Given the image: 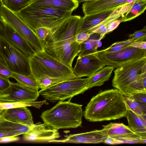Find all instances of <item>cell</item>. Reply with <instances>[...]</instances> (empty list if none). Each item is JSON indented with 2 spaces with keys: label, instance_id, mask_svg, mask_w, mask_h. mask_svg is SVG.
I'll list each match as a JSON object with an SVG mask.
<instances>
[{
  "label": "cell",
  "instance_id": "24",
  "mask_svg": "<svg viewBox=\"0 0 146 146\" xmlns=\"http://www.w3.org/2000/svg\"><path fill=\"white\" fill-rule=\"evenodd\" d=\"M146 8V0H135L124 15L122 22L131 21L143 13Z\"/></svg>",
  "mask_w": 146,
  "mask_h": 146
},
{
  "label": "cell",
  "instance_id": "1",
  "mask_svg": "<svg viewBox=\"0 0 146 146\" xmlns=\"http://www.w3.org/2000/svg\"><path fill=\"white\" fill-rule=\"evenodd\" d=\"M82 17L71 15L51 30L44 41V51L60 62L72 69L75 58L80 52V44L75 40Z\"/></svg>",
  "mask_w": 146,
  "mask_h": 146
},
{
  "label": "cell",
  "instance_id": "20",
  "mask_svg": "<svg viewBox=\"0 0 146 146\" xmlns=\"http://www.w3.org/2000/svg\"><path fill=\"white\" fill-rule=\"evenodd\" d=\"M116 9L90 15H84V17H82L78 33H88L89 31L109 17Z\"/></svg>",
  "mask_w": 146,
  "mask_h": 146
},
{
  "label": "cell",
  "instance_id": "37",
  "mask_svg": "<svg viewBox=\"0 0 146 146\" xmlns=\"http://www.w3.org/2000/svg\"><path fill=\"white\" fill-rule=\"evenodd\" d=\"M94 33L92 32L78 33L75 36V41L77 42L80 44L88 39L90 36Z\"/></svg>",
  "mask_w": 146,
  "mask_h": 146
},
{
  "label": "cell",
  "instance_id": "23",
  "mask_svg": "<svg viewBox=\"0 0 146 146\" xmlns=\"http://www.w3.org/2000/svg\"><path fill=\"white\" fill-rule=\"evenodd\" d=\"M102 39L99 34L94 33L86 41L80 44L79 54H86L97 52V48L101 46Z\"/></svg>",
  "mask_w": 146,
  "mask_h": 146
},
{
  "label": "cell",
  "instance_id": "32",
  "mask_svg": "<svg viewBox=\"0 0 146 146\" xmlns=\"http://www.w3.org/2000/svg\"><path fill=\"white\" fill-rule=\"evenodd\" d=\"M13 73L5 61L0 59V77L9 80Z\"/></svg>",
  "mask_w": 146,
  "mask_h": 146
},
{
  "label": "cell",
  "instance_id": "12",
  "mask_svg": "<svg viewBox=\"0 0 146 146\" xmlns=\"http://www.w3.org/2000/svg\"><path fill=\"white\" fill-rule=\"evenodd\" d=\"M75 65L72 68L77 78L90 77L105 65L97 52L86 54H78Z\"/></svg>",
  "mask_w": 146,
  "mask_h": 146
},
{
  "label": "cell",
  "instance_id": "15",
  "mask_svg": "<svg viewBox=\"0 0 146 146\" xmlns=\"http://www.w3.org/2000/svg\"><path fill=\"white\" fill-rule=\"evenodd\" d=\"M65 138L61 140H55L50 142L71 143L87 144L104 143L108 136L105 130H96L87 132L64 136Z\"/></svg>",
  "mask_w": 146,
  "mask_h": 146
},
{
  "label": "cell",
  "instance_id": "31",
  "mask_svg": "<svg viewBox=\"0 0 146 146\" xmlns=\"http://www.w3.org/2000/svg\"><path fill=\"white\" fill-rule=\"evenodd\" d=\"M128 39L133 41H146V26L139 31H135L133 33L129 34Z\"/></svg>",
  "mask_w": 146,
  "mask_h": 146
},
{
  "label": "cell",
  "instance_id": "40",
  "mask_svg": "<svg viewBox=\"0 0 146 146\" xmlns=\"http://www.w3.org/2000/svg\"><path fill=\"white\" fill-rule=\"evenodd\" d=\"M133 47L141 49H146V41H133L130 44Z\"/></svg>",
  "mask_w": 146,
  "mask_h": 146
},
{
  "label": "cell",
  "instance_id": "14",
  "mask_svg": "<svg viewBox=\"0 0 146 146\" xmlns=\"http://www.w3.org/2000/svg\"><path fill=\"white\" fill-rule=\"evenodd\" d=\"M135 0H94L84 2L82 8L84 15H88L128 5Z\"/></svg>",
  "mask_w": 146,
  "mask_h": 146
},
{
  "label": "cell",
  "instance_id": "6",
  "mask_svg": "<svg viewBox=\"0 0 146 146\" xmlns=\"http://www.w3.org/2000/svg\"><path fill=\"white\" fill-rule=\"evenodd\" d=\"M88 90V78H76L41 89L38 93L45 100L54 102L72 99Z\"/></svg>",
  "mask_w": 146,
  "mask_h": 146
},
{
  "label": "cell",
  "instance_id": "11",
  "mask_svg": "<svg viewBox=\"0 0 146 146\" xmlns=\"http://www.w3.org/2000/svg\"><path fill=\"white\" fill-rule=\"evenodd\" d=\"M98 56L105 66L117 68L126 63L146 57V50L137 48L130 45L118 51L105 53L97 51Z\"/></svg>",
  "mask_w": 146,
  "mask_h": 146
},
{
  "label": "cell",
  "instance_id": "38",
  "mask_svg": "<svg viewBox=\"0 0 146 146\" xmlns=\"http://www.w3.org/2000/svg\"><path fill=\"white\" fill-rule=\"evenodd\" d=\"M3 4L2 0H0V37H4L5 30V24L2 17L1 13V8Z\"/></svg>",
  "mask_w": 146,
  "mask_h": 146
},
{
  "label": "cell",
  "instance_id": "2",
  "mask_svg": "<svg viewBox=\"0 0 146 146\" xmlns=\"http://www.w3.org/2000/svg\"><path fill=\"white\" fill-rule=\"evenodd\" d=\"M124 96L115 88L101 91L93 96L83 112L90 122H101L125 117L128 110Z\"/></svg>",
  "mask_w": 146,
  "mask_h": 146
},
{
  "label": "cell",
  "instance_id": "10",
  "mask_svg": "<svg viewBox=\"0 0 146 146\" xmlns=\"http://www.w3.org/2000/svg\"><path fill=\"white\" fill-rule=\"evenodd\" d=\"M4 60L13 72L25 75L31 74L29 57L20 50L1 37Z\"/></svg>",
  "mask_w": 146,
  "mask_h": 146
},
{
  "label": "cell",
  "instance_id": "4",
  "mask_svg": "<svg viewBox=\"0 0 146 146\" xmlns=\"http://www.w3.org/2000/svg\"><path fill=\"white\" fill-rule=\"evenodd\" d=\"M72 13L53 8L28 5L15 13L34 31L40 27L51 30L71 16Z\"/></svg>",
  "mask_w": 146,
  "mask_h": 146
},
{
  "label": "cell",
  "instance_id": "18",
  "mask_svg": "<svg viewBox=\"0 0 146 146\" xmlns=\"http://www.w3.org/2000/svg\"><path fill=\"white\" fill-rule=\"evenodd\" d=\"M3 118L15 123L28 126L34 125L31 113L26 107L5 109Z\"/></svg>",
  "mask_w": 146,
  "mask_h": 146
},
{
  "label": "cell",
  "instance_id": "30",
  "mask_svg": "<svg viewBox=\"0 0 146 146\" xmlns=\"http://www.w3.org/2000/svg\"><path fill=\"white\" fill-rule=\"evenodd\" d=\"M37 102L0 103V109H6L22 107L36 106Z\"/></svg>",
  "mask_w": 146,
  "mask_h": 146
},
{
  "label": "cell",
  "instance_id": "39",
  "mask_svg": "<svg viewBox=\"0 0 146 146\" xmlns=\"http://www.w3.org/2000/svg\"><path fill=\"white\" fill-rule=\"evenodd\" d=\"M19 139V137L17 136H5L0 138V143L17 141Z\"/></svg>",
  "mask_w": 146,
  "mask_h": 146
},
{
  "label": "cell",
  "instance_id": "22",
  "mask_svg": "<svg viewBox=\"0 0 146 146\" xmlns=\"http://www.w3.org/2000/svg\"><path fill=\"white\" fill-rule=\"evenodd\" d=\"M115 68L112 66H104L92 76L88 77L89 89L95 86H100L110 78Z\"/></svg>",
  "mask_w": 146,
  "mask_h": 146
},
{
  "label": "cell",
  "instance_id": "28",
  "mask_svg": "<svg viewBox=\"0 0 146 146\" xmlns=\"http://www.w3.org/2000/svg\"><path fill=\"white\" fill-rule=\"evenodd\" d=\"M32 0H2L3 5L8 9L16 13L21 10Z\"/></svg>",
  "mask_w": 146,
  "mask_h": 146
},
{
  "label": "cell",
  "instance_id": "16",
  "mask_svg": "<svg viewBox=\"0 0 146 146\" xmlns=\"http://www.w3.org/2000/svg\"><path fill=\"white\" fill-rule=\"evenodd\" d=\"M2 18L5 24L3 38L29 57L32 56L35 51L24 38Z\"/></svg>",
  "mask_w": 146,
  "mask_h": 146
},
{
  "label": "cell",
  "instance_id": "8",
  "mask_svg": "<svg viewBox=\"0 0 146 146\" xmlns=\"http://www.w3.org/2000/svg\"><path fill=\"white\" fill-rule=\"evenodd\" d=\"M1 13L3 19L27 40L35 52L44 51V41L16 14L3 4L1 7Z\"/></svg>",
  "mask_w": 146,
  "mask_h": 146
},
{
  "label": "cell",
  "instance_id": "35",
  "mask_svg": "<svg viewBox=\"0 0 146 146\" xmlns=\"http://www.w3.org/2000/svg\"><path fill=\"white\" fill-rule=\"evenodd\" d=\"M34 31L39 38L44 41L51 31V30L44 27L37 28Z\"/></svg>",
  "mask_w": 146,
  "mask_h": 146
},
{
  "label": "cell",
  "instance_id": "43",
  "mask_svg": "<svg viewBox=\"0 0 146 146\" xmlns=\"http://www.w3.org/2000/svg\"><path fill=\"white\" fill-rule=\"evenodd\" d=\"M78 2L79 3H81V2H84L87 1H92L94 0H77Z\"/></svg>",
  "mask_w": 146,
  "mask_h": 146
},
{
  "label": "cell",
  "instance_id": "7",
  "mask_svg": "<svg viewBox=\"0 0 146 146\" xmlns=\"http://www.w3.org/2000/svg\"><path fill=\"white\" fill-rule=\"evenodd\" d=\"M146 64V57L126 63L116 68L112 80V86L127 97L129 87Z\"/></svg>",
  "mask_w": 146,
  "mask_h": 146
},
{
  "label": "cell",
  "instance_id": "17",
  "mask_svg": "<svg viewBox=\"0 0 146 146\" xmlns=\"http://www.w3.org/2000/svg\"><path fill=\"white\" fill-rule=\"evenodd\" d=\"M23 135L24 139L29 142H50L57 139L60 136L58 130L45 124L40 128L29 131Z\"/></svg>",
  "mask_w": 146,
  "mask_h": 146
},
{
  "label": "cell",
  "instance_id": "33",
  "mask_svg": "<svg viewBox=\"0 0 146 146\" xmlns=\"http://www.w3.org/2000/svg\"><path fill=\"white\" fill-rule=\"evenodd\" d=\"M124 17V16L121 17L110 21H108L106 19L102 22L106 24L108 33L112 31L117 28L119 24L122 22Z\"/></svg>",
  "mask_w": 146,
  "mask_h": 146
},
{
  "label": "cell",
  "instance_id": "13",
  "mask_svg": "<svg viewBox=\"0 0 146 146\" xmlns=\"http://www.w3.org/2000/svg\"><path fill=\"white\" fill-rule=\"evenodd\" d=\"M39 96L38 90L11 82L7 94L0 96V103L33 102Z\"/></svg>",
  "mask_w": 146,
  "mask_h": 146
},
{
  "label": "cell",
  "instance_id": "41",
  "mask_svg": "<svg viewBox=\"0 0 146 146\" xmlns=\"http://www.w3.org/2000/svg\"><path fill=\"white\" fill-rule=\"evenodd\" d=\"M5 109H0V121L4 119L3 118V114Z\"/></svg>",
  "mask_w": 146,
  "mask_h": 146
},
{
  "label": "cell",
  "instance_id": "27",
  "mask_svg": "<svg viewBox=\"0 0 146 146\" xmlns=\"http://www.w3.org/2000/svg\"><path fill=\"white\" fill-rule=\"evenodd\" d=\"M124 99L128 109L138 115H146V106L140 104L129 97L124 96Z\"/></svg>",
  "mask_w": 146,
  "mask_h": 146
},
{
  "label": "cell",
  "instance_id": "42",
  "mask_svg": "<svg viewBox=\"0 0 146 146\" xmlns=\"http://www.w3.org/2000/svg\"><path fill=\"white\" fill-rule=\"evenodd\" d=\"M0 59L4 60L3 57L1 48V37H0Z\"/></svg>",
  "mask_w": 146,
  "mask_h": 146
},
{
  "label": "cell",
  "instance_id": "21",
  "mask_svg": "<svg viewBox=\"0 0 146 146\" xmlns=\"http://www.w3.org/2000/svg\"><path fill=\"white\" fill-rule=\"evenodd\" d=\"M146 115H138L128 109L125 117L129 127L134 131L146 136Z\"/></svg>",
  "mask_w": 146,
  "mask_h": 146
},
{
  "label": "cell",
  "instance_id": "26",
  "mask_svg": "<svg viewBox=\"0 0 146 146\" xmlns=\"http://www.w3.org/2000/svg\"><path fill=\"white\" fill-rule=\"evenodd\" d=\"M11 77L24 86L37 90L39 88L36 79L31 74L25 75L13 72Z\"/></svg>",
  "mask_w": 146,
  "mask_h": 146
},
{
  "label": "cell",
  "instance_id": "36",
  "mask_svg": "<svg viewBox=\"0 0 146 146\" xmlns=\"http://www.w3.org/2000/svg\"><path fill=\"white\" fill-rule=\"evenodd\" d=\"M129 97L140 104L146 106V93H137L132 95Z\"/></svg>",
  "mask_w": 146,
  "mask_h": 146
},
{
  "label": "cell",
  "instance_id": "19",
  "mask_svg": "<svg viewBox=\"0 0 146 146\" xmlns=\"http://www.w3.org/2000/svg\"><path fill=\"white\" fill-rule=\"evenodd\" d=\"M79 3L77 0H32L28 5L72 12L78 7Z\"/></svg>",
  "mask_w": 146,
  "mask_h": 146
},
{
  "label": "cell",
  "instance_id": "25",
  "mask_svg": "<svg viewBox=\"0 0 146 146\" xmlns=\"http://www.w3.org/2000/svg\"><path fill=\"white\" fill-rule=\"evenodd\" d=\"M77 78L75 75L60 77H44L36 80L38 86L41 89H44L60 82Z\"/></svg>",
  "mask_w": 146,
  "mask_h": 146
},
{
  "label": "cell",
  "instance_id": "34",
  "mask_svg": "<svg viewBox=\"0 0 146 146\" xmlns=\"http://www.w3.org/2000/svg\"><path fill=\"white\" fill-rule=\"evenodd\" d=\"M11 83L9 80L0 77V96L7 94Z\"/></svg>",
  "mask_w": 146,
  "mask_h": 146
},
{
  "label": "cell",
  "instance_id": "9",
  "mask_svg": "<svg viewBox=\"0 0 146 146\" xmlns=\"http://www.w3.org/2000/svg\"><path fill=\"white\" fill-rule=\"evenodd\" d=\"M102 126L108 136L104 143L105 144L146 143V136L137 133L122 123H110Z\"/></svg>",
  "mask_w": 146,
  "mask_h": 146
},
{
  "label": "cell",
  "instance_id": "3",
  "mask_svg": "<svg viewBox=\"0 0 146 146\" xmlns=\"http://www.w3.org/2000/svg\"><path fill=\"white\" fill-rule=\"evenodd\" d=\"M71 99L59 101L54 107L43 112L40 117L44 123L58 130L81 127L82 105L71 102Z\"/></svg>",
  "mask_w": 146,
  "mask_h": 146
},
{
  "label": "cell",
  "instance_id": "29",
  "mask_svg": "<svg viewBox=\"0 0 146 146\" xmlns=\"http://www.w3.org/2000/svg\"><path fill=\"white\" fill-rule=\"evenodd\" d=\"M133 41L131 40L128 39L123 41L116 42L112 44L109 47L100 51L105 53H110L116 52L129 46Z\"/></svg>",
  "mask_w": 146,
  "mask_h": 146
},
{
  "label": "cell",
  "instance_id": "5",
  "mask_svg": "<svg viewBox=\"0 0 146 146\" xmlns=\"http://www.w3.org/2000/svg\"><path fill=\"white\" fill-rule=\"evenodd\" d=\"M29 59L31 74L36 80L44 77H60L74 75L72 69L44 51L36 52Z\"/></svg>",
  "mask_w": 146,
  "mask_h": 146
}]
</instances>
